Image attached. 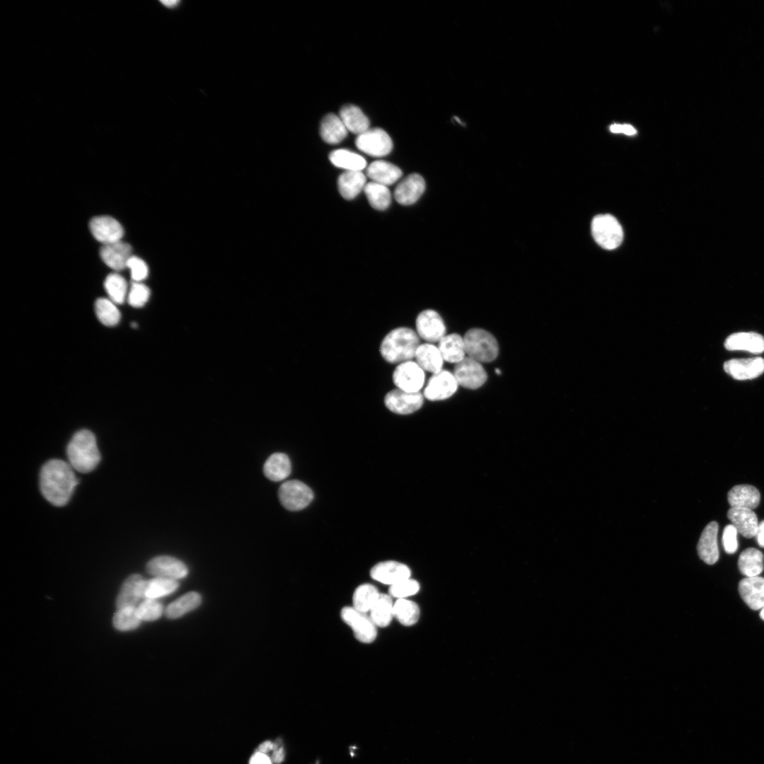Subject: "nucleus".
Here are the masks:
<instances>
[{"instance_id":"nucleus-21","label":"nucleus","mask_w":764,"mask_h":764,"mask_svg":"<svg viewBox=\"0 0 764 764\" xmlns=\"http://www.w3.org/2000/svg\"><path fill=\"white\" fill-rule=\"evenodd\" d=\"M724 347L728 350H741L756 354H761L764 352V337L753 332H736L726 339Z\"/></svg>"},{"instance_id":"nucleus-18","label":"nucleus","mask_w":764,"mask_h":764,"mask_svg":"<svg viewBox=\"0 0 764 764\" xmlns=\"http://www.w3.org/2000/svg\"><path fill=\"white\" fill-rule=\"evenodd\" d=\"M131 245L121 241L103 244L100 249L102 260L111 269L120 271L127 267L129 259L132 257Z\"/></svg>"},{"instance_id":"nucleus-45","label":"nucleus","mask_w":764,"mask_h":764,"mask_svg":"<svg viewBox=\"0 0 764 764\" xmlns=\"http://www.w3.org/2000/svg\"><path fill=\"white\" fill-rule=\"evenodd\" d=\"M149 289L141 282H133L128 291L127 300L133 307L143 306L149 300Z\"/></svg>"},{"instance_id":"nucleus-52","label":"nucleus","mask_w":764,"mask_h":764,"mask_svg":"<svg viewBox=\"0 0 764 764\" xmlns=\"http://www.w3.org/2000/svg\"><path fill=\"white\" fill-rule=\"evenodd\" d=\"M273 748L274 743H272L271 741H267L260 745L259 751L260 753H265L273 749Z\"/></svg>"},{"instance_id":"nucleus-4","label":"nucleus","mask_w":764,"mask_h":764,"mask_svg":"<svg viewBox=\"0 0 764 764\" xmlns=\"http://www.w3.org/2000/svg\"><path fill=\"white\" fill-rule=\"evenodd\" d=\"M463 340L466 354L479 362H490L497 357V342L495 337L485 330L470 329L465 333Z\"/></svg>"},{"instance_id":"nucleus-40","label":"nucleus","mask_w":764,"mask_h":764,"mask_svg":"<svg viewBox=\"0 0 764 764\" xmlns=\"http://www.w3.org/2000/svg\"><path fill=\"white\" fill-rule=\"evenodd\" d=\"M380 594L377 589L369 584L358 586L353 594L354 608L362 613L370 611Z\"/></svg>"},{"instance_id":"nucleus-48","label":"nucleus","mask_w":764,"mask_h":764,"mask_svg":"<svg viewBox=\"0 0 764 764\" xmlns=\"http://www.w3.org/2000/svg\"><path fill=\"white\" fill-rule=\"evenodd\" d=\"M738 531L733 524L727 525L723 531L722 544L728 554L734 553L738 548Z\"/></svg>"},{"instance_id":"nucleus-33","label":"nucleus","mask_w":764,"mask_h":764,"mask_svg":"<svg viewBox=\"0 0 764 764\" xmlns=\"http://www.w3.org/2000/svg\"><path fill=\"white\" fill-rule=\"evenodd\" d=\"M738 566L740 572L747 577L758 576L763 569V555L756 548H747L741 553Z\"/></svg>"},{"instance_id":"nucleus-11","label":"nucleus","mask_w":764,"mask_h":764,"mask_svg":"<svg viewBox=\"0 0 764 764\" xmlns=\"http://www.w3.org/2000/svg\"><path fill=\"white\" fill-rule=\"evenodd\" d=\"M424 397L420 392H407L398 388L389 391L384 403L391 412L407 415L418 410L423 405Z\"/></svg>"},{"instance_id":"nucleus-43","label":"nucleus","mask_w":764,"mask_h":764,"mask_svg":"<svg viewBox=\"0 0 764 764\" xmlns=\"http://www.w3.org/2000/svg\"><path fill=\"white\" fill-rule=\"evenodd\" d=\"M137 607H126L117 609L114 614L112 623L115 629L120 631H129L136 629L141 623Z\"/></svg>"},{"instance_id":"nucleus-41","label":"nucleus","mask_w":764,"mask_h":764,"mask_svg":"<svg viewBox=\"0 0 764 764\" xmlns=\"http://www.w3.org/2000/svg\"><path fill=\"white\" fill-rule=\"evenodd\" d=\"M105 289L111 301L116 304H122L127 297L128 286L125 279L115 272L108 274L104 282Z\"/></svg>"},{"instance_id":"nucleus-54","label":"nucleus","mask_w":764,"mask_h":764,"mask_svg":"<svg viewBox=\"0 0 764 764\" xmlns=\"http://www.w3.org/2000/svg\"><path fill=\"white\" fill-rule=\"evenodd\" d=\"M161 3L165 7H167L168 8H175L176 6H178V3H180V1H161Z\"/></svg>"},{"instance_id":"nucleus-26","label":"nucleus","mask_w":764,"mask_h":764,"mask_svg":"<svg viewBox=\"0 0 764 764\" xmlns=\"http://www.w3.org/2000/svg\"><path fill=\"white\" fill-rule=\"evenodd\" d=\"M727 499L731 507L753 509L760 503V494L752 485H739L729 490Z\"/></svg>"},{"instance_id":"nucleus-42","label":"nucleus","mask_w":764,"mask_h":764,"mask_svg":"<svg viewBox=\"0 0 764 764\" xmlns=\"http://www.w3.org/2000/svg\"><path fill=\"white\" fill-rule=\"evenodd\" d=\"M95 311L100 322L106 326H115L120 322V312L117 304L110 299H98L95 303Z\"/></svg>"},{"instance_id":"nucleus-27","label":"nucleus","mask_w":764,"mask_h":764,"mask_svg":"<svg viewBox=\"0 0 764 764\" xmlns=\"http://www.w3.org/2000/svg\"><path fill=\"white\" fill-rule=\"evenodd\" d=\"M339 117L348 131L360 134L369 129V120L361 109L352 104L343 105Z\"/></svg>"},{"instance_id":"nucleus-2","label":"nucleus","mask_w":764,"mask_h":764,"mask_svg":"<svg viewBox=\"0 0 764 764\" xmlns=\"http://www.w3.org/2000/svg\"><path fill=\"white\" fill-rule=\"evenodd\" d=\"M418 335L408 328H398L388 332L381 342V354L389 363L411 361L419 347Z\"/></svg>"},{"instance_id":"nucleus-49","label":"nucleus","mask_w":764,"mask_h":764,"mask_svg":"<svg viewBox=\"0 0 764 764\" xmlns=\"http://www.w3.org/2000/svg\"><path fill=\"white\" fill-rule=\"evenodd\" d=\"M250 764H272V761L265 753L257 752L250 758Z\"/></svg>"},{"instance_id":"nucleus-31","label":"nucleus","mask_w":764,"mask_h":764,"mask_svg":"<svg viewBox=\"0 0 764 764\" xmlns=\"http://www.w3.org/2000/svg\"><path fill=\"white\" fill-rule=\"evenodd\" d=\"M416 362L424 371L434 374L441 371L444 359L439 347L426 343L420 345L415 354Z\"/></svg>"},{"instance_id":"nucleus-3","label":"nucleus","mask_w":764,"mask_h":764,"mask_svg":"<svg viewBox=\"0 0 764 764\" xmlns=\"http://www.w3.org/2000/svg\"><path fill=\"white\" fill-rule=\"evenodd\" d=\"M69 464L79 472L93 470L100 461V454L94 434L87 429L74 434L67 446Z\"/></svg>"},{"instance_id":"nucleus-55","label":"nucleus","mask_w":764,"mask_h":764,"mask_svg":"<svg viewBox=\"0 0 764 764\" xmlns=\"http://www.w3.org/2000/svg\"><path fill=\"white\" fill-rule=\"evenodd\" d=\"M610 131L613 132H615V133L622 132H623V125H613L610 126Z\"/></svg>"},{"instance_id":"nucleus-47","label":"nucleus","mask_w":764,"mask_h":764,"mask_svg":"<svg viewBox=\"0 0 764 764\" xmlns=\"http://www.w3.org/2000/svg\"><path fill=\"white\" fill-rule=\"evenodd\" d=\"M127 268L130 270L131 277L134 282H141L147 277L149 274L146 263L137 256L132 255L127 262Z\"/></svg>"},{"instance_id":"nucleus-35","label":"nucleus","mask_w":764,"mask_h":764,"mask_svg":"<svg viewBox=\"0 0 764 764\" xmlns=\"http://www.w3.org/2000/svg\"><path fill=\"white\" fill-rule=\"evenodd\" d=\"M179 586L175 579L155 577L145 580L144 599H157L173 593Z\"/></svg>"},{"instance_id":"nucleus-46","label":"nucleus","mask_w":764,"mask_h":764,"mask_svg":"<svg viewBox=\"0 0 764 764\" xmlns=\"http://www.w3.org/2000/svg\"><path fill=\"white\" fill-rule=\"evenodd\" d=\"M419 590V583L408 578L391 585L389 589V594L395 598H405L417 594Z\"/></svg>"},{"instance_id":"nucleus-1","label":"nucleus","mask_w":764,"mask_h":764,"mask_svg":"<svg viewBox=\"0 0 764 764\" xmlns=\"http://www.w3.org/2000/svg\"><path fill=\"white\" fill-rule=\"evenodd\" d=\"M77 484L74 468L64 461L50 460L41 468V492L44 497L54 506L62 507L66 504Z\"/></svg>"},{"instance_id":"nucleus-16","label":"nucleus","mask_w":764,"mask_h":764,"mask_svg":"<svg viewBox=\"0 0 764 764\" xmlns=\"http://www.w3.org/2000/svg\"><path fill=\"white\" fill-rule=\"evenodd\" d=\"M724 370L736 380L753 379L764 372V359H733L724 364Z\"/></svg>"},{"instance_id":"nucleus-22","label":"nucleus","mask_w":764,"mask_h":764,"mask_svg":"<svg viewBox=\"0 0 764 764\" xmlns=\"http://www.w3.org/2000/svg\"><path fill=\"white\" fill-rule=\"evenodd\" d=\"M717 533L718 523L710 522L704 528L698 543V555L708 565L714 564L719 559Z\"/></svg>"},{"instance_id":"nucleus-51","label":"nucleus","mask_w":764,"mask_h":764,"mask_svg":"<svg viewBox=\"0 0 764 764\" xmlns=\"http://www.w3.org/2000/svg\"><path fill=\"white\" fill-rule=\"evenodd\" d=\"M284 757V751L282 748L274 750L272 755V760L276 763H280L283 761Z\"/></svg>"},{"instance_id":"nucleus-9","label":"nucleus","mask_w":764,"mask_h":764,"mask_svg":"<svg viewBox=\"0 0 764 764\" xmlns=\"http://www.w3.org/2000/svg\"><path fill=\"white\" fill-rule=\"evenodd\" d=\"M424 379V371L412 360L399 364L393 374V381L397 388L407 392H419Z\"/></svg>"},{"instance_id":"nucleus-37","label":"nucleus","mask_w":764,"mask_h":764,"mask_svg":"<svg viewBox=\"0 0 764 764\" xmlns=\"http://www.w3.org/2000/svg\"><path fill=\"white\" fill-rule=\"evenodd\" d=\"M201 601L202 598L198 593L189 592L170 603L166 609V615L170 619L180 618L197 608Z\"/></svg>"},{"instance_id":"nucleus-23","label":"nucleus","mask_w":764,"mask_h":764,"mask_svg":"<svg viewBox=\"0 0 764 764\" xmlns=\"http://www.w3.org/2000/svg\"><path fill=\"white\" fill-rule=\"evenodd\" d=\"M741 597L753 610L764 606V578L756 576L743 579L739 584Z\"/></svg>"},{"instance_id":"nucleus-20","label":"nucleus","mask_w":764,"mask_h":764,"mask_svg":"<svg viewBox=\"0 0 764 764\" xmlns=\"http://www.w3.org/2000/svg\"><path fill=\"white\" fill-rule=\"evenodd\" d=\"M145 579L139 574L127 577L120 587L115 605L117 610L126 607H137L140 599H144Z\"/></svg>"},{"instance_id":"nucleus-5","label":"nucleus","mask_w":764,"mask_h":764,"mask_svg":"<svg viewBox=\"0 0 764 764\" xmlns=\"http://www.w3.org/2000/svg\"><path fill=\"white\" fill-rule=\"evenodd\" d=\"M591 233L596 242L607 250L618 248L623 238L620 224L610 214L596 216L591 222Z\"/></svg>"},{"instance_id":"nucleus-53","label":"nucleus","mask_w":764,"mask_h":764,"mask_svg":"<svg viewBox=\"0 0 764 764\" xmlns=\"http://www.w3.org/2000/svg\"><path fill=\"white\" fill-rule=\"evenodd\" d=\"M623 132V133H625L626 134H628V135H632V134H635L636 133V130L632 127H631L630 125H623V132Z\"/></svg>"},{"instance_id":"nucleus-12","label":"nucleus","mask_w":764,"mask_h":764,"mask_svg":"<svg viewBox=\"0 0 764 764\" xmlns=\"http://www.w3.org/2000/svg\"><path fill=\"white\" fill-rule=\"evenodd\" d=\"M458 385L453 374L441 370L429 378L424 388V396L432 401L445 400L454 394Z\"/></svg>"},{"instance_id":"nucleus-24","label":"nucleus","mask_w":764,"mask_h":764,"mask_svg":"<svg viewBox=\"0 0 764 764\" xmlns=\"http://www.w3.org/2000/svg\"><path fill=\"white\" fill-rule=\"evenodd\" d=\"M727 517L743 536L748 538L756 536L758 521L752 509L731 507L727 512Z\"/></svg>"},{"instance_id":"nucleus-13","label":"nucleus","mask_w":764,"mask_h":764,"mask_svg":"<svg viewBox=\"0 0 764 764\" xmlns=\"http://www.w3.org/2000/svg\"><path fill=\"white\" fill-rule=\"evenodd\" d=\"M146 570L154 577L175 580L184 578L188 574L187 566L181 560L167 555L151 559L147 563Z\"/></svg>"},{"instance_id":"nucleus-29","label":"nucleus","mask_w":764,"mask_h":764,"mask_svg":"<svg viewBox=\"0 0 764 764\" xmlns=\"http://www.w3.org/2000/svg\"><path fill=\"white\" fill-rule=\"evenodd\" d=\"M366 184V176L361 171H345L337 180L338 190L346 199H354Z\"/></svg>"},{"instance_id":"nucleus-44","label":"nucleus","mask_w":764,"mask_h":764,"mask_svg":"<svg viewBox=\"0 0 764 764\" xmlns=\"http://www.w3.org/2000/svg\"><path fill=\"white\" fill-rule=\"evenodd\" d=\"M163 606L157 599L144 598L137 606V614L142 621H154L163 613Z\"/></svg>"},{"instance_id":"nucleus-38","label":"nucleus","mask_w":764,"mask_h":764,"mask_svg":"<svg viewBox=\"0 0 764 764\" xmlns=\"http://www.w3.org/2000/svg\"><path fill=\"white\" fill-rule=\"evenodd\" d=\"M364 193L371 206L377 210L386 209L391 202V194L387 186L375 183H366Z\"/></svg>"},{"instance_id":"nucleus-15","label":"nucleus","mask_w":764,"mask_h":764,"mask_svg":"<svg viewBox=\"0 0 764 764\" xmlns=\"http://www.w3.org/2000/svg\"><path fill=\"white\" fill-rule=\"evenodd\" d=\"M90 231L93 237L103 244L121 241L124 229L120 223L110 216H98L89 223Z\"/></svg>"},{"instance_id":"nucleus-8","label":"nucleus","mask_w":764,"mask_h":764,"mask_svg":"<svg viewBox=\"0 0 764 764\" xmlns=\"http://www.w3.org/2000/svg\"><path fill=\"white\" fill-rule=\"evenodd\" d=\"M343 621L354 631L355 637L361 642L369 644L374 642L377 635L376 625L366 613L354 607H344L340 613Z\"/></svg>"},{"instance_id":"nucleus-30","label":"nucleus","mask_w":764,"mask_h":764,"mask_svg":"<svg viewBox=\"0 0 764 764\" xmlns=\"http://www.w3.org/2000/svg\"><path fill=\"white\" fill-rule=\"evenodd\" d=\"M347 131L340 117L333 113L326 115L320 122L321 138L328 144L340 143L347 137Z\"/></svg>"},{"instance_id":"nucleus-32","label":"nucleus","mask_w":764,"mask_h":764,"mask_svg":"<svg viewBox=\"0 0 764 764\" xmlns=\"http://www.w3.org/2000/svg\"><path fill=\"white\" fill-rule=\"evenodd\" d=\"M438 347L444 360L450 363L457 364L465 358L464 340L458 334L445 335L439 341Z\"/></svg>"},{"instance_id":"nucleus-28","label":"nucleus","mask_w":764,"mask_h":764,"mask_svg":"<svg viewBox=\"0 0 764 764\" xmlns=\"http://www.w3.org/2000/svg\"><path fill=\"white\" fill-rule=\"evenodd\" d=\"M290 459L283 453H274L270 456L263 465V473L272 481H282L291 473Z\"/></svg>"},{"instance_id":"nucleus-10","label":"nucleus","mask_w":764,"mask_h":764,"mask_svg":"<svg viewBox=\"0 0 764 764\" xmlns=\"http://www.w3.org/2000/svg\"><path fill=\"white\" fill-rule=\"evenodd\" d=\"M453 375L458 384L469 389L480 388L487 380V373L480 362L470 357L456 364Z\"/></svg>"},{"instance_id":"nucleus-50","label":"nucleus","mask_w":764,"mask_h":764,"mask_svg":"<svg viewBox=\"0 0 764 764\" xmlns=\"http://www.w3.org/2000/svg\"><path fill=\"white\" fill-rule=\"evenodd\" d=\"M756 537L758 544L764 548V520L758 524Z\"/></svg>"},{"instance_id":"nucleus-34","label":"nucleus","mask_w":764,"mask_h":764,"mask_svg":"<svg viewBox=\"0 0 764 764\" xmlns=\"http://www.w3.org/2000/svg\"><path fill=\"white\" fill-rule=\"evenodd\" d=\"M330 162L346 171H361L366 166V160L360 155L347 149H337L329 155Z\"/></svg>"},{"instance_id":"nucleus-17","label":"nucleus","mask_w":764,"mask_h":764,"mask_svg":"<svg viewBox=\"0 0 764 764\" xmlns=\"http://www.w3.org/2000/svg\"><path fill=\"white\" fill-rule=\"evenodd\" d=\"M371 578L383 584L393 585L410 578V568L395 561H385L374 565L370 572Z\"/></svg>"},{"instance_id":"nucleus-36","label":"nucleus","mask_w":764,"mask_h":764,"mask_svg":"<svg viewBox=\"0 0 764 764\" xmlns=\"http://www.w3.org/2000/svg\"><path fill=\"white\" fill-rule=\"evenodd\" d=\"M393 604L390 595L380 594L369 611L370 617L376 626L386 627L390 623L394 617Z\"/></svg>"},{"instance_id":"nucleus-7","label":"nucleus","mask_w":764,"mask_h":764,"mask_svg":"<svg viewBox=\"0 0 764 764\" xmlns=\"http://www.w3.org/2000/svg\"><path fill=\"white\" fill-rule=\"evenodd\" d=\"M355 144L361 151L374 157L386 156L393 149L390 136L378 127L369 129L357 135Z\"/></svg>"},{"instance_id":"nucleus-39","label":"nucleus","mask_w":764,"mask_h":764,"mask_svg":"<svg viewBox=\"0 0 764 764\" xmlns=\"http://www.w3.org/2000/svg\"><path fill=\"white\" fill-rule=\"evenodd\" d=\"M394 617L405 626L415 624L419 618V608L417 603L405 598H398L393 604Z\"/></svg>"},{"instance_id":"nucleus-56","label":"nucleus","mask_w":764,"mask_h":764,"mask_svg":"<svg viewBox=\"0 0 764 764\" xmlns=\"http://www.w3.org/2000/svg\"><path fill=\"white\" fill-rule=\"evenodd\" d=\"M760 616L764 620V606L762 608V610L760 613Z\"/></svg>"},{"instance_id":"nucleus-25","label":"nucleus","mask_w":764,"mask_h":764,"mask_svg":"<svg viewBox=\"0 0 764 764\" xmlns=\"http://www.w3.org/2000/svg\"><path fill=\"white\" fill-rule=\"evenodd\" d=\"M366 173L372 182L386 186L393 184L403 175V172L398 166L382 160L371 163L367 167Z\"/></svg>"},{"instance_id":"nucleus-19","label":"nucleus","mask_w":764,"mask_h":764,"mask_svg":"<svg viewBox=\"0 0 764 764\" xmlns=\"http://www.w3.org/2000/svg\"><path fill=\"white\" fill-rule=\"evenodd\" d=\"M424 190V178L417 173H412L407 175L396 186L394 197L400 204H412L419 199Z\"/></svg>"},{"instance_id":"nucleus-6","label":"nucleus","mask_w":764,"mask_h":764,"mask_svg":"<svg viewBox=\"0 0 764 764\" xmlns=\"http://www.w3.org/2000/svg\"><path fill=\"white\" fill-rule=\"evenodd\" d=\"M282 505L289 511H299L313 500V493L305 483L297 480L283 482L278 490Z\"/></svg>"},{"instance_id":"nucleus-14","label":"nucleus","mask_w":764,"mask_h":764,"mask_svg":"<svg viewBox=\"0 0 764 764\" xmlns=\"http://www.w3.org/2000/svg\"><path fill=\"white\" fill-rule=\"evenodd\" d=\"M416 328L418 335L430 342H439L445 336L446 327L444 320L440 315L433 310H425L418 315Z\"/></svg>"}]
</instances>
